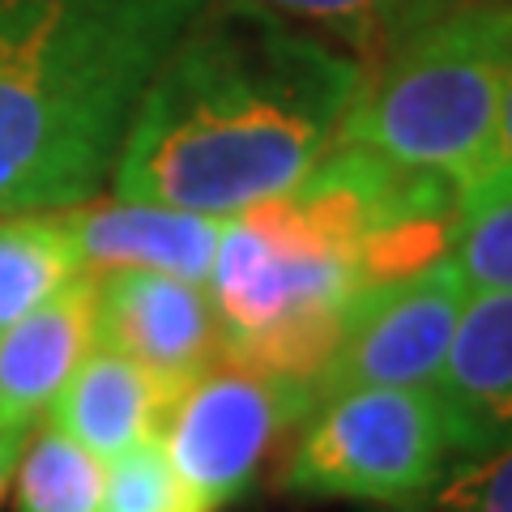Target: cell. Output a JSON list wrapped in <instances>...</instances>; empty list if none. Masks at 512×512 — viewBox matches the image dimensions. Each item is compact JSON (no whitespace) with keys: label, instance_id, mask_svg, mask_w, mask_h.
Listing matches in <instances>:
<instances>
[{"label":"cell","instance_id":"6da1fadb","mask_svg":"<svg viewBox=\"0 0 512 512\" xmlns=\"http://www.w3.org/2000/svg\"><path fill=\"white\" fill-rule=\"evenodd\" d=\"M363 60L244 0L205 9L158 64L111 197L235 218L299 188L338 141Z\"/></svg>","mask_w":512,"mask_h":512},{"label":"cell","instance_id":"e0dca14e","mask_svg":"<svg viewBox=\"0 0 512 512\" xmlns=\"http://www.w3.org/2000/svg\"><path fill=\"white\" fill-rule=\"evenodd\" d=\"M393 512H512V444L461 457L427 495Z\"/></svg>","mask_w":512,"mask_h":512},{"label":"cell","instance_id":"8992f818","mask_svg":"<svg viewBox=\"0 0 512 512\" xmlns=\"http://www.w3.org/2000/svg\"><path fill=\"white\" fill-rule=\"evenodd\" d=\"M466 295L470 286L448 252L367 286L312 380V397L325 402L376 384H436Z\"/></svg>","mask_w":512,"mask_h":512},{"label":"cell","instance_id":"277c9868","mask_svg":"<svg viewBox=\"0 0 512 512\" xmlns=\"http://www.w3.org/2000/svg\"><path fill=\"white\" fill-rule=\"evenodd\" d=\"M461 461L436 384H376L316 402L299 423L282 487L308 500L402 508Z\"/></svg>","mask_w":512,"mask_h":512},{"label":"cell","instance_id":"2e32d148","mask_svg":"<svg viewBox=\"0 0 512 512\" xmlns=\"http://www.w3.org/2000/svg\"><path fill=\"white\" fill-rule=\"evenodd\" d=\"M99 512H214V508L184 483L154 436L107 461Z\"/></svg>","mask_w":512,"mask_h":512},{"label":"cell","instance_id":"9a60e30c","mask_svg":"<svg viewBox=\"0 0 512 512\" xmlns=\"http://www.w3.org/2000/svg\"><path fill=\"white\" fill-rule=\"evenodd\" d=\"M448 256L470 291H512V175L491 171L457 192Z\"/></svg>","mask_w":512,"mask_h":512},{"label":"cell","instance_id":"30bf717a","mask_svg":"<svg viewBox=\"0 0 512 512\" xmlns=\"http://www.w3.org/2000/svg\"><path fill=\"white\" fill-rule=\"evenodd\" d=\"M94 346V278L77 274L60 295L0 333V427H35Z\"/></svg>","mask_w":512,"mask_h":512},{"label":"cell","instance_id":"5b68a950","mask_svg":"<svg viewBox=\"0 0 512 512\" xmlns=\"http://www.w3.org/2000/svg\"><path fill=\"white\" fill-rule=\"evenodd\" d=\"M312 384L218 359L171 397L158 444L214 512L239 500L282 436L312 414Z\"/></svg>","mask_w":512,"mask_h":512},{"label":"cell","instance_id":"4fadbf2b","mask_svg":"<svg viewBox=\"0 0 512 512\" xmlns=\"http://www.w3.org/2000/svg\"><path fill=\"white\" fill-rule=\"evenodd\" d=\"M86 274L64 214H0V333Z\"/></svg>","mask_w":512,"mask_h":512},{"label":"cell","instance_id":"7a4b0ae2","mask_svg":"<svg viewBox=\"0 0 512 512\" xmlns=\"http://www.w3.org/2000/svg\"><path fill=\"white\" fill-rule=\"evenodd\" d=\"M205 0H0V214H64L111 184L158 64Z\"/></svg>","mask_w":512,"mask_h":512},{"label":"cell","instance_id":"7c38bea8","mask_svg":"<svg viewBox=\"0 0 512 512\" xmlns=\"http://www.w3.org/2000/svg\"><path fill=\"white\" fill-rule=\"evenodd\" d=\"M372 64L466 0H244Z\"/></svg>","mask_w":512,"mask_h":512},{"label":"cell","instance_id":"3957f363","mask_svg":"<svg viewBox=\"0 0 512 512\" xmlns=\"http://www.w3.org/2000/svg\"><path fill=\"white\" fill-rule=\"evenodd\" d=\"M512 0H466L363 64L333 146L466 192L495 171Z\"/></svg>","mask_w":512,"mask_h":512},{"label":"cell","instance_id":"9c48e42d","mask_svg":"<svg viewBox=\"0 0 512 512\" xmlns=\"http://www.w3.org/2000/svg\"><path fill=\"white\" fill-rule=\"evenodd\" d=\"M436 389L461 457L512 444V291H470Z\"/></svg>","mask_w":512,"mask_h":512},{"label":"cell","instance_id":"d6986e66","mask_svg":"<svg viewBox=\"0 0 512 512\" xmlns=\"http://www.w3.org/2000/svg\"><path fill=\"white\" fill-rule=\"evenodd\" d=\"M26 436H30V427H0V495H5L9 474H13V466H18V453H22Z\"/></svg>","mask_w":512,"mask_h":512},{"label":"cell","instance_id":"ac0fdd59","mask_svg":"<svg viewBox=\"0 0 512 512\" xmlns=\"http://www.w3.org/2000/svg\"><path fill=\"white\" fill-rule=\"evenodd\" d=\"M495 171L512 175V52H508L504 94H500V128H495Z\"/></svg>","mask_w":512,"mask_h":512},{"label":"cell","instance_id":"5bb4252c","mask_svg":"<svg viewBox=\"0 0 512 512\" xmlns=\"http://www.w3.org/2000/svg\"><path fill=\"white\" fill-rule=\"evenodd\" d=\"M13 470H18L13 478L18 512H99L103 504L107 461H99L52 419L30 427Z\"/></svg>","mask_w":512,"mask_h":512},{"label":"cell","instance_id":"ba28073f","mask_svg":"<svg viewBox=\"0 0 512 512\" xmlns=\"http://www.w3.org/2000/svg\"><path fill=\"white\" fill-rule=\"evenodd\" d=\"M64 222L86 269H154L184 282H205L227 218L99 192L64 210Z\"/></svg>","mask_w":512,"mask_h":512},{"label":"cell","instance_id":"8fae6325","mask_svg":"<svg viewBox=\"0 0 512 512\" xmlns=\"http://www.w3.org/2000/svg\"><path fill=\"white\" fill-rule=\"evenodd\" d=\"M171 397L175 393L163 380H154L146 367H137L116 350L90 346L69 384L56 393L52 423L69 431L99 461H111L133 444L158 436Z\"/></svg>","mask_w":512,"mask_h":512},{"label":"cell","instance_id":"52a82bcc","mask_svg":"<svg viewBox=\"0 0 512 512\" xmlns=\"http://www.w3.org/2000/svg\"><path fill=\"white\" fill-rule=\"evenodd\" d=\"M94 346L146 367L171 393L222 359V329L205 282L154 269H90Z\"/></svg>","mask_w":512,"mask_h":512}]
</instances>
